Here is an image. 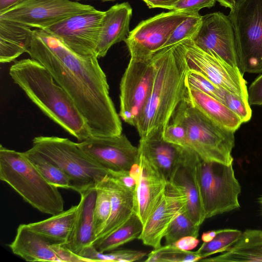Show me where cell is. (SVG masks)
Returning <instances> with one entry per match:
<instances>
[{
    "label": "cell",
    "instance_id": "f546056e",
    "mask_svg": "<svg viewBox=\"0 0 262 262\" xmlns=\"http://www.w3.org/2000/svg\"><path fill=\"white\" fill-rule=\"evenodd\" d=\"M146 253L142 251L121 249L101 252L92 245L84 248L79 254L89 262H132L142 259Z\"/></svg>",
    "mask_w": 262,
    "mask_h": 262
},
{
    "label": "cell",
    "instance_id": "d590c367",
    "mask_svg": "<svg viewBox=\"0 0 262 262\" xmlns=\"http://www.w3.org/2000/svg\"><path fill=\"white\" fill-rule=\"evenodd\" d=\"M187 82L189 87L198 89L225 104V96L227 91L215 85L199 71L189 69Z\"/></svg>",
    "mask_w": 262,
    "mask_h": 262
},
{
    "label": "cell",
    "instance_id": "d6986e66",
    "mask_svg": "<svg viewBox=\"0 0 262 262\" xmlns=\"http://www.w3.org/2000/svg\"><path fill=\"white\" fill-rule=\"evenodd\" d=\"M133 9L129 4H117L104 11L95 55L104 57L115 44L125 41L129 33Z\"/></svg>",
    "mask_w": 262,
    "mask_h": 262
},
{
    "label": "cell",
    "instance_id": "5bb4252c",
    "mask_svg": "<svg viewBox=\"0 0 262 262\" xmlns=\"http://www.w3.org/2000/svg\"><path fill=\"white\" fill-rule=\"evenodd\" d=\"M88 156L108 171H129L138 163V147L124 134L112 136L91 135L78 143Z\"/></svg>",
    "mask_w": 262,
    "mask_h": 262
},
{
    "label": "cell",
    "instance_id": "ffe728a7",
    "mask_svg": "<svg viewBox=\"0 0 262 262\" xmlns=\"http://www.w3.org/2000/svg\"><path fill=\"white\" fill-rule=\"evenodd\" d=\"M108 193L111 202L110 216L94 242L101 239L125 222L135 211V191L108 175L100 184Z\"/></svg>",
    "mask_w": 262,
    "mask_h": 262
},
{
    "label": "cell",
    "instance_id": "8992f818",
    "mask_svg": "<svg viewBox=\"0 0 262 262\" xmlns=\"http://www.w3.org/2000/svg\"><path fill=\"white\" fill-rule=\"evenodd\" d=\"M31 148L51 162L70 178L72 189L81 194L97 186L109 172L84 153L68 138L38 136Z\"/></svg>",
    "mask_w": 262,
    "mask_h": 262
},
{
    "label": "cell",
    "instance_id": "9c48e42d",
    "mask_svg": "<svg viewBox=\"0 0 262 262\" xmlns=\"http://www.w3.org/2000/svg\"><path fill=\"white\" fill-rule=\"evenodd\" d=\"M192 13L171 10L140 23L124 41L130 58L147 59L162 49L176 27Z\"/></svg>",
    "mask_w": 262,
    "mask_h": 262
},
{
    "label": "cell",
    "instance_id": "c3c4849f",
    "mask_svg": "<svg viewBox=\"0 0 262 262\" xmlns=\"http://www.w3.org/2000/svg\"><path fill=\"white\" fill-rule=\"evenodd\" d=\"M71 1H82V0H71ZM99 1H102V2H114V1H115L116 0H99Z\"/></svg>",
    "mask_w": 262,
    "mask_h": 262
},
{
    "label": "cell",
    "instance_id": "1f68e13d",
    "mask_svg": "<svg viewBox=\"0 0 262 262\" xmlns=\"http://www.w3.org/2000/svg\"><path fill=\"white\" fill-rule=\"evenodd\" d=\"M202 259L196 252L183 251L172 244L154 249L147 256L146 262H194Z\"/></svg>",
    "mask_w": 262,
    "mask_h": 262
},
{
    "label": "cell",
    "instance_id": "5b68a950",
    "mask_svg": "<svg viewBox=\"0 0 262 262\" xmlns=\"http://www.w3.org/2000/svg\"><path fill=\"white\" fill-rule=\"evenodd\" d=\"M188 97L176 108L170 122L183 126L188 147L202 160L232 164L234 132L211 121L192 105Z\"/></svg>",
    "mask_w": 262,
    "mask_h": 262
},
{
    "label": "cell",
    "instance_id": "6da1fadb",
    "mask_svg": "<svg viewBox=\"0 0 262 262\" xmlns=\"http://www.w3.org/2000/svg\"><path fill=\"white\" fill-rule=\"evenodd\" d=\"M31 58L42 64L66 91L85 119L91 135L122 134L105 74L95 55H81L42 29L33 30Z\"/></svg>",
    "mask_w": 262,
    "mask_h": 262
},
{
    "label": "cell",
    "instance_id": "b9f144b4",
    "mask_svg": "<svg viewBox=\"0 0 262 262\" xmlns=\"http://www.w3.org/2000/svg\"><path fill=\"white\" fill-rule=\"evenodd\" d=\"M108 175L125 186L135 191L137 180L130 174V171H108Z\"/></svg>",
    "mask_w": 262,
    "mask_h": 262
},
{
    "label": "cell",
    "instance_id": "7402d4cb",
    "mask_svg": "<svg viewBox=\"0 0 262 262\" xmlns=\"http://www.w3.org/2000/svg\"><path fill=\"white\" fill-rule=\"evenodd\" d=\"M54 242L31 229L27 224L18 226L14 240L8 245L12 252L27 261L60 262L51 244Z\"/></svg>",
    "mask_w": 262,
    "mask_h": 262
},
{
    "label": "cell",
    "instance_id": "7dc6e473",
    "mask_svg": "<svg viewBox=\"0 0 262 262\" xmlns=\"http://www.w3.org/2000/svg\"><path fill=\"white\" fill-rule=\"evenodd\" d=\"M258 203H259V204L261 206V210H262V196H261L260 197H259L258 199Z\"/></svg>",
    "mask_w": 262,
    "mask_h": 262
},
{
    "label": "cell",
    "instance_id": "74e56055",
    "mask_svg": "<svg viewBox=\"0 0 262 262\" xmlns=\"http://www.w3.org/2000/svg\"><path fill=\"white\" fill-rule=\"evenodd\" d=\"M163 138L169 143L189 148L185 129L179 124L169 122L163 130Z\"/></svg>",
    "mask_w": 262,
    "mask_h": 262
},
{
    "label": "cell",
    "instance_id": "277c9868",
    "mask_svg": "<svg viewBox=\"0 0 262 262\" xmlns=\"http://www.w3.org/2000/svg\"><path fill=\"white\" fill-rule=\"evenodd\" d=\"M0 179L40 212L51 215L64 210V201L57 187L48 182L24 156L0 147Z\"/></svg>",
    "mask_w": 262,
    "mask_h": 262
},
{
    "label": "cell",
    "instance_id": "60d3db41",
    "mask_svg": "<svg viewBox=\"0 0 262 262\" xmlns=\"http://www.w3.org/2000/svg\"><path fill=\"white\" fill-rule=\"evenodd\" d=\"M248 98L250 105H262V73L249 86Z\"/></svg>",
    "mask_w": 262,
    "mask_h": 262
},
{
    "label": "cell",
    "instance_id": "603a6c76",
    "mask_svg": "<svg viewBox=\"0 0 262 262\" xmlns=\"http://www.w3.org/2000/svg\"><path fill=\"white\" fill-rule=\"evenodd\" d=\"M138 148L139 152L156 165L169 181L185 148L165 141L163 134H155L140 138Z\"/></svg>",
    "mask_w": 262,
    "mask_h": 262
},
{
    "label": "cell",
    "instance_id": "30bf717a",
    "mask_svg": "<svg viewBox=\"0 0 262 262\" xmlns=\"http://www.w3.org/2000/svg\"><path fill=\"white\" fill-rule=\"evenodd\" d=\"M154 75L152 57L144 60L130 58L120 82L119 113V117L130 125L135 127L144 107Z\"/></svg>",
    "mask_w": 262,
    "mask_h": 262
},
{
    "label": "cell",
    "instance_id": "7c38bea8",
    "mask_svg": "<svg viewBox=\"0 0 262 262\" xmlns=\"http://www.w3.org/2000/svg\"><path fill=\"white\" fill-rule=\"evenodd\" d=\"M183 43L190 69L199 71L218 86L248 101L246 81L238 67L230 65L214 53L202 50L191 39Z\"/></svg>",
    "mask_w": 262,
    "mask_h": 262
},
{
    "label": "cell",
    "instance_id": "7a4b0ae2",
    "mask_svg": "<svg viewBox=\"0 0 262 262\" xmlns=\"http://www.w3.org/2000/svg\"><path fill=\"white\" fill-rule=\"evenodd\" d=\"M154 75L148 98L135 127L140 138L163 134L179 104L188 97L189 68L183 41L152 56Z\"/></svg>",
    "mask_w": 262,
    "mask_h": 262
},
{
    "label": "cell",
    "instance_id": "d4e9b609",
    "mask_svg": "<svg viewBox=\"0 0 262 262\" xmlns=\"http://www.w3.org/2000/svg\"><path fill=\"white\" fill-rule=\"evenodd\" d=\"M188 89V99L192 105L219 126L235 132L243 123L239 117L225 104L196 89Z\"/></svg>",
    "mask_w": 262,
    "mask_h": 262
},
{
    "label": "cell",
    "instance_id": "f6af8a7d",
    "mask_svg": "<svg viewBox=\"0 0 262 262\" xmlns=\"http://www.w3.org/2000/svg\"><path fill=\"white\" fill-rule=\"evenodd\" d=\"M24 0H0V13L17 5Z\"/></svg>",
    "mask_w": 262,
    "mask_h": 262
},
{
    "label": "cell",
    "instance_id": "d6a6232c",
    "mask_svg": "<svg viewBox=\"0 0 262 262\" xmlns=\"http://www.w3.org/2000/svg\"><path fill=\"white\" fill-rule=\"evenodd\" d=\"M199 229L200 226L193 222L186 210H184L175 217L168 227L164 236L166 245L173 244L187 236L198 237Z\"/></svg>",
    "mask_w": 262,
    "mask_h": 262
},
{
    "label": "cell",
    "instance_id": "7bdbcfd3",
    "mask_svg": "<svg viewBox=\"0 0 262 262\" xmlns=\"http://www.w3.org/2000/svg\"><path fill=\"white\" fill-rule=\"evenodd\" d=\"M199 242V240L196 237L187 236L180 238L171 244L180 250L183 251H190L196 247Z\"/></svg>",
    "mask_w": 262,
    "mask_h": 262
},
{
    "label": "cell",
    "instance_id": "3957f363",
    "mask_svg": "<svg viewBox=\"0 0 262 262\" xmlns=\"http://www.w3.org/2000/svg\"><path fill=\"white\" fill-rule=\"evenodd\" d=\"M9 75L47 116L79 141L91 135L72 99L38 61L32 58L16 61L10 67Z\"/></svg>",
    "mask_w": 262,
    "mask_h": 262
},
{
    "label": "cell",
    "instance_id": "e575fe53",
    "mask_svg": "<svg viewBox=\"0 0 262 262\" xmlns=\"http://www.w3.org/2000/svg\"><path fill=\"white\" fill-rule=\"evenodd\" d=\"M96 189L97 193L94 210L95 238L105 225L111 211V199L107 191L100 184Z\"/></svg>",
    "mask_w": 262,
    "mask_h": 262
},
{
    "label": "cell",
    "instance_id": "ee69618b",
    "mask_svg": "<svg viewBox=\"0 0 262 262\" xmlns=\"http://www.w3.org/2000/svg\"><path fill=\"white\" fill-rule=\"evenodd\" d=\"M149 8H159L170 10L180 0H142Z\"/></svg>",
    "mask_w": 262,
    "mask_h": 262
},
{
    "label": "cell",
    "instance_id": "484cf974",
    "mask_svg": "<svg viewBox=\"0 0 262 262\" xmlns=\"http://www.w3.org/2000/svg\"><path fill=\"white\" fill-rule=\"evenodd\" d=\"M206 262L262 261V230L247 229L232 247L216 256L203 258Z\"/></svg>",
    "mask_w": 262,
    "mask_h": 262
},
{
    "label": "cell",
    "instance_id": "2e32d148",
    "mask_svg": "<svg viewBox=\"0 0 262 262\" xmlns=\"http://www.w3.org/2000/svg\"><path fill=\"white\" fill-rule=\"evenodd\" d=\"M186 199L175 185L168 181L161 201L145 224L138 237L143 244L157 249L171 223L181 212L186 210Z\"/></svg>",
    "mask_w": 262,
    "mask_h": 262
},
{
    "label": "cell",
    "instance_id": "836d02e7",
    "mask_svg": "<svg viewBox=\"0 0 262 262\" xmlns=\"http://www.w3.org/2000/svg\"><path fill=\"white\" fill-rule=\"evenodd\" d=\"M202 17L203 16L199 13L188 16L176 27L163 48L186 39H192L196 35L201 26Z\"/></svg>",
    "mask_w": 262,
    "mask_h": 262
},
{
    "label": "cell",
    "instance_id": "44dd1931",
    "mask_svg": "<svg viewBox=\"0 0 262 262\" xmlns=\"http://www.w3.org/2000/svg\"><path fill=\"white\" fill-rule=\"evenodd\" d=\"M97 189H89L81 193L74 223L71 233L63 244L79 255L85 247L92 245L95 240L94 227V210Z\"/></svg>",
    "mask_w": 262,
    "mask_h": 262
},
{
    "label": "cell",
    "instance_id": "4316f807",
    "mask_svg": "<svg viewBox=\"0 0 262 262\" xmlns=\"http://www.w3.org/2000/svg\"><path fill=\"white\" fill-rule=\"evenodd\" d=\"M77 205L39 222L27 224L32 230L56 243L68 239L75 220Z\"/></svg>",
    "mask_w": 262,
    "mask_h": 262
},
{
    "label": "cell",
    "instance_id": "cb8c5ba5",
    "mask_svg": "<svg viewBox=\"0 0 262 262\" xmlns=\"http://www.w3.org/2000/svg\"><path fill=\"white\" fill-rule=\"evenodd\" d=\"M33 30L27 25L0 18V62L9 63L29 50Z\"/></svg>",
    "mask_w": 262,
    "mask_h": 262
},
{
    "label": "cell",
    "instance_id": "ba28073f",
    "mask_svg": "<svg viewBox=\"0 0 262 262\" xmlns=\"http://www.w3.org/2000/svg\"><path fill=\"white\" fill-rule=\"evenodd\" d=\"M195 172L206 219L240 207L241 186L232 164L208 162L199 157Z\"/></svg>",
    "mask_w": 262,
    "mask_h": 262
},
{
    "label": "cell",
    "instance_id": "ac0fdd59",
    "mask_svg": "<svg viewBox=\"0 0 262 262\" xmlns=\"http://www.w3.org/2000/svg\"><path fill=\"white\" fill-rule=\"evenodd\" d=\"M199 157L192 150L185 148L169 181L185 196L187 213L193 222L200 227L206 219L196 177L195 164Z\"/></svg>",
    "mask_w": 262,
    "mask_h": 262
},
{
    "label": "cell",
    "instance_id": "8fae6325",
    "mask_svg": "<svg viewBox=\"0 0 262 262\" xmlns=\"http://www.w3.org/2000/svg\"><path fill=\"white\" fill-rule=\"evenodd\" d=\"M95 10L71 0H24L0 13V18L44 29L69 16Z\"/></svg>",
    "mask_w": 262,
    "mask_h": 262
},
{
    "label": "cell",
    "instance_id": "ab89813d",
    "mask_svg": "<svg viewBox=\"0 0 262 262\" xmlns=\"http://www.w3.org/2000/svg\"><path fill=\"white\" fill-rule=\"evenodd\" d=\"M51 248L60 262H89L88 259L72 251L62 243H53Z\"/></svg>",
    "mask_w": 262,
    "mask_h": 262
},
{
    "label": "cell",
    "instance_id": "83f0119b",
    "mask_svg": "<svg viewBox=\"0 0 262 262\" xmlns=\"http://www.w3.org/2000/svg\"><path fill=\"white\" fill-rule=\"evenodd\" d=\"M143 228V224L135 211L116 230L105 237L95 241L92 245L101 252L112 251L138 238Z\"/></svg>",
    "mask_w": 262,
    "mask_h": 262
},
{
    "label": "cell",
    "instance_id": "f1b7e54d",
    "mask_svg": "<svg viewBox=\"0 0 262 262\" xmlns=\"http://www.w3.org/2000/svg\"><path fill=\"white\" fill-rule=\"evenodd\" d=\"M22 153L48 182L57 187L72 189L70 178L58 166L31 147Z\"/></svg>",
    "mask_w": 262,
    "mask_h": 262
},
{
    "label": "cell",
    "instance_id": "e0dca14e",
    "mask_svg": "<svg viewBox=\"0 0 262 262\" xmlns=\"http://www.w3.org/2000/svg\"><path fill=\"white\" fill-rule=\"evenodd\" d=\"M135 189V212L144 225L163 196L168 180L160 169L139 152Z\"/></svg>",
    "mask_w": 262,
    "mask_h": 262
},
{
    "label": "cell",
    "instance_id": "4dcf8cb0",
    "mask_svg": "<svg viewBox=\"0 0 262 262\" xmlns=\"http://www.w3.org/2000/svg\"><path fill=\"white\" fill-rule=\"evenodd\" d=\"M242 233L241 231L234 229L216 230L214 237L209 242H203L196 252L202 259L216 253H222L236 244Z\"/></svg>",
    "mask_w": 262,
    "mask_h": 262
},
{
    "label": "cell",
    "instance_id": "f35d334b",
    "mask_svg": "<svg viewBox=\"0 0 262 262\" xmlns=\"http://www.w3.org/2000/svg\"><path fill=\"white\" fill-rule=\"evenodd\" d=\"M215 0H180L172 6L170 10L199 13L204 8H210L215 4Z\"/></svg>",
    "mask_w": 262,
    "mask_h": 262
},
{
    "label": "cell",
    "instance_id": "9a60e30c",
    "mask_svg": "<svg viewBox=\"0 0 262 262\" xmlns=\"http://www.w3.org/2000/svg\"><path fill=\"white\" fill-rule=\"evenodd\" d=\"M191 39L202 50L214 53L230 65L238 67L233 29L229 17L224 13L216 12L203 16L199 30Z\"/></svg>",
    "mask_w": 262,
    "mask_h": 262
},
{
    "label": "cell",
    "instance_id": "8d00e7d4",
    "mask_svg": "<svg viewBox=\"0 0 262 262\" xmlns=\"http://www.w3.org/2000/svg\"><path fill=\"white\" fill-rule=\"evenodd\" d=\"M225 104L238 115L243 123L249 121L252 116V111L248 100L226 91L225 96Z\"/></svg>",
    "mask_w": 262,
    "mask_h": 262
},
{
    "label": "cell",
    "instance_id": "4fadbf2b",
    "mask_svg": "<svg viewBox=\"0 0 262 262\" xmlns=\"http://www.w3.org/2000/svg\"><path fill=\"white\" fill-rule=\"evenodd\" d=\"M104 11L95 10L69 16L42 29L81 55H95Z\"/></svg>",
    "mask_w": 262,
    "mask_h": 262
},
{
    "label": "cell",
    "instance_id": "bcb514c9",
    "mask_svg": "<svg viewBox=\"0 0 262 262\" xmlns=\"http://www.w3.org/2000/svg\"><path fill=\"white\" fill-rule=\"evenodd\" d=\"M221 6L232 9L235 6L236 0H216Z\"/></svg>",
    "mask_w": 262,
    "mask_h": 262
},
{
    "label": "cell",
    "instance_id": "52a82bcc",
    "mask_svg": "<svg viewBox=\"0 0 262 262\" xmlns=\"http://www.w3.org/2000/svg\"><path fill=\"white\" fill-rule=\"evenodd\" d=\"M228 17L238 68L243 73H262V0H236Z\"/></svg>",
    "mask_w": 262,
    "mask_h": 262
}]
</instances>
